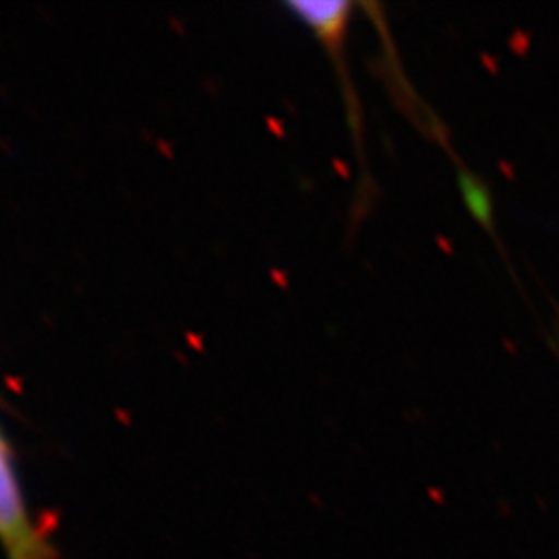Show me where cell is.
<instances>
[{"label":"cell","mask_w":559,"mask_h":559,"mask_svg":"<svg viewBox=\"0 0 559 559\" xmlns=\"http://www.w3.org/2000/svg\"><path fill=\"white\" fill-rule=\"evenodd\" d=\"M0 549L4 559H55L48 531L34 516L21 487L13 452L0 433Z\"/></svg>","instance_id":"1"},{"label":"cell","mask_w":559,"mask_h":559,"mask_svg":"<svg viewBox=\"0 0 559 559\" xmlns=\"http://www.w3.org/2000/svg\"><path fill=\"white\" fill-rule=\"evenodd\" d=\"M556 350H558V355H559V332H558V340H556Z\"/></svg>","instance_id":"2"}]
</instances>
